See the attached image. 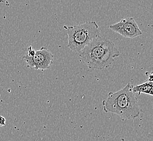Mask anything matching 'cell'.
<instances>
[{
	"label": "cell",
	"mask_w": 153,
	"mask_h": 141,
	"mask_svg": "<svg viewBox=\"0 0 153 141\" xmlns=\"http://www.w3.org/2000/svg\"><path fill=\"white\" fill-rule=\"evenodd\" d=\"M133 86L128 82L118 91L109 92L102 102L104 111L117 115L122 121L138 117L142 110L133 92Z\"/></svg>",
	"instance_id": "cell-1"
},
{
	"label": "cell",
	"mask_w": 153,
	"mask_h": 141,
	"mask_svg": "<svg viewBox=\"0 0 153 141\" xmlns=\"http://www.w3.org/2000/svg\"><path fill=\"white\" fill-rule=\"evenodd\" d=\"M79 53V56L92 70L109 68L120 53L115 44L100 35L92 40Z\"/></svg>",
	"instance_id": "cell-2"
},
{
	"label": "cell",
	"mask_w": 153,
	"mask_h": 141,
	"mask_svg": "<svg viewBox=\"0 0 153 141\" xmlns=\"http://www.w3.org/2000/svg\"><path fill=\"white\" fill-rule=\"evenodd\" d=\"M68 35V47L71 50L79 53L93 39L100 35L99 26L96 21L71 26H64Z\"/></svg>",
	"instance_id": "cell-3"
},
{
	"label": "cell",
	"mask_w": 153,
	"mask_h": 141,
	"mask_svg": "<svg viewBox=\"0 0 153 141\" xmlns=\"http://www.w3.org/2000/svg\"><path fill=\"white\" fill-rule=\"evenodd\" d=\"M54 56L46 47H42L36 51L34 56H30L27 54L24 56L27 67L36 70L44 71L50 68L53 64Z\"/></svg>",
	"instance_id": "cell-4"
},
{
	"label": "cell",
	"mask_w": 153,
	"mask_h": 141,
	"mask_svg": "<svg viewBox=\"0 0 153 141\" xmlns=\"http://www.w3.org/2000/svg\"><path fill=\"white\" fill-rule=\"evenodd\" d=\"M113 32L120 34L124 38L133 39L142 34L138 25L133 18H126L109 26Z\"/></svg>",
	"instance_id": "cell-5"
},
{
	"label": "cell",
	"mask_w": 153,
	"mask_h": 141,
	"mask_svg": "<svg viewBox=\"0 0 153 141\" xmlns=\"http://www.w3.org/2000/svg\"><path fill=\"white\" fill-rule=\"evenodd\" d=\"M133 92L135 94H137L140 95L141 94H144L152 96L153 94V82L147 80L140 85L133 86Z\"/></svg>",
	"instance_id": "cell-6"
},
{
	"label": "cell",
	"mask_w": 153,
	"mask_h": 141,
	"mask_svg": "<svg viewBox=\"0 0 153 141\" xmlns=\"http://www.w3.org/2000/svg\"><path fill=\"white\" fill-rule=\"evenodd\" d=\"M6 124V119L5 118L0 116V127L4 126Z\"/></svg>",
	"instance_id": "cell-7"
}]
</instances>
